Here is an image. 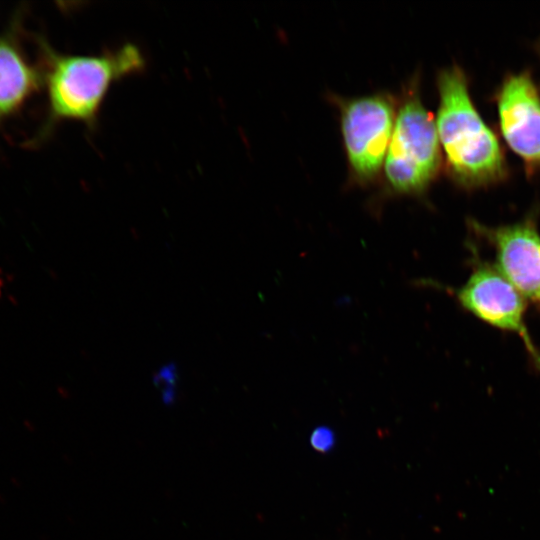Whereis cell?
Returning <instances> with one entry per match:
<instances>
[{
  "mask_svg": "<svg viewBox=\"0 0 540 540\" xmlns=\"http://www.w3.org/2000/svg\"><path fill=\"white\" fill-rule=\"evenodd\" d=\"M456 296L462 307L479 319L499 329L517 333L540 370V352L524 320L525 298L495 265L477 263L466 283L457 290Z\"/></svg>",
  "mask_w": 540,
  "mask_h": 540,
  "instance_id": "obj_5",
  "label": "cell"
},
{
  "mask_svg": "<svg viewBox=\"0 0 540 540\" xmlns=\"http://www.w3.org/2000/svg\"><path fill=\"white\" fill-rule=\"evenodd\" d=\"M41 48L48 111L35 143L48 136L60 121L92 126L112 84L145 66L140 49L133 44L92 56L57 53L44 42Z\"/></svg>",
  "mask_w": 540,
  "mask_h": 540,
  "instance_id": "obj_1",
  "label": "cell"
},
{
  "mask_svg": "<svg viewBox=\"0 0 540 540\" xmlns=\"http://www.w3.org/2000/svg\"><path fill=\"white\" fill-rule=\"evenodd\" d=\"M474 226L494 247L496 268L540 310V235L534 224Z\"/></svg>",
  "mask_w": 540,
  "mask_h": 540,
  "instance_id": "obj_6",
  "label": "cell"
},
{
  "mask_svg": "<svg viewBox=\"0 0 540 540\" xmlns=\"http://www.w3.org/2000/svg\"><path fill=\"white\" fill-rule=\"evenodd\" d=\"M498 113L510 148L531 169H540V95L528 73L510 75L503 82Z\"/></svg>",
  "mask_w": 540,
  "mask_h": 540,
  "instance_id": "obj_7",
  "label": "cell"
},
{
  "mask_svg": "<svg viewBox=\"0 0 540 540\" xmlns=\"http://www.w3.org/2000/svg\"><path fill=\"white\" fill-rule=\"evenodd\" d=\"M12 26L0 34V123L38 90L43 73L30 63Z\"/></svg>",
  "mask_w": 540,
  "mask_h": 540,
  "instance_id": "obj_8",
  "label": "cell"
},
{
  "mask_svg": "<svg viewBox=\"0 0 540 540\" xmlns=\"http://www.w3.org/2000/svg\"><path fill=\"white\" fill-rule=\"evenodd\" d=\"M436 128L451 175L468 187L500 180L505 162L499 142L476 110L463 71L452 66L437 79Z\"/></svg>",
  "mask_w": 540,
  "mask_h": 540,
  "instance_id": "obj_2",
  "label": "cell"
},
{
  "mask_svg": "<svg viewBox=\"0 0 540 540\" xmlns=\"http://www.w3.org/2000/svg\"><path fill=\"white\" fill-rule=\"evenodd\" d=\"M395 105L391 96L377 93L341 103V131L349 168L365 183L377 177L392 138Z\"/></svg>",
  "mask_w": 540,
  "mask_h": 540,
  "instance_id": "obj_4",
  "label": "cell"
},
{
  "mask_svg": "<svg viewBox=\"0 0 540 540\" xmlns=\"http://www.w3.org/2000/svg\"><path fill=\"white\" fill-rule=\"evenodd\" d=\"M440 163L436 122L411 89L397 112L384 161L387 182L396 193L419 194L434 180Z\"/></svg>",
  "mask_w": 540,
  "mask_h": 540,
  "instance_id": "obj_3",
  "label": "cell"
},
{
  "mask_svg": "<svg viewBox=\"0 0 540 540\" xmlns=\"http://www.w3.org/2000/svg\"><path fill=\"white\" fill-rule=\"evenodd\" d=\"M335 443L334 432L327 426L315 428L310 435V444L318 452L326 453Z\"/></svg>",
  "mask_w": 540,
  "mask_h": 540,
  "instance_id": "obj_9",
  "label": "cell"
}]
</instances>
